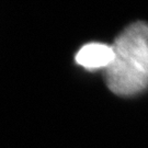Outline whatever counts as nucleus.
I'll list each match as a JSON object with an SVG mask.
<instances>
[{"instance_id":"1","label":"nucleus","mask_w":148,"mask_h":148,"mask_svg":"<svg viewBox=\"0 0 148 148\" xmlns=\"http://www.w3.org/2000/svg\"><path fill=\"white\" fill-rule=\"evenodd\" d=\"M113 46L114 59L103 71L114 95L131 97L148 88V23L135 22L119 34Z\"/></svg>"},{"instance_id":"2","label":"nucleus","mask_w":148,"mask_h":148,"mask_svg":"<svg viewBox=\"0 0 148 148\" xmlns=\"http://www.w3.org/2000/svg\"><path fill=\"white\" fill-rule=\"evenodd\" d=\"M76 63L87 70H106L114 59V51L112 45L104 43H88L76 54Z\"/></svg>"}]
</instances>
